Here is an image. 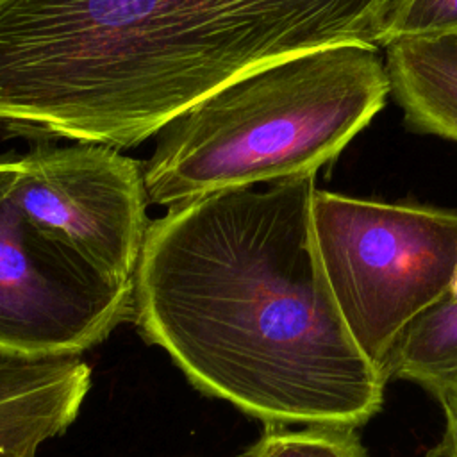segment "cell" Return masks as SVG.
<instances>
[{
    "label": "cell",
    "instance_id": "4",
    "mask_svg": "<svg viewBox=\"0 0 457 457\" xmlns=\"http://www.w3.org/2000/svg\"><path fill=\"white\" fill-rule=\"evenodd\" d=\"M311 241L341 321L384 375L403 327L450 291L457 268V211L316 187Z\"/></svg>",
    "mask_w": 457,
    "mask_h": 457
},
{
    "label": "cell",
    "instance_id": "12",
    "mask_svg": "<svg viewBox=\"0 0 457 457\" xmlns=\"http://www.w3.org/2000/svg\"><path fill=\"white\" fill-rule=\"evenodd\" d=\"M445 414V432L428 457H457V380L434 396Z\"/></svg>",
    "mask_w": 457,
    "mask_h": 457
},
{
    "label": "cell",
    "instance_id": "2",
    "mask_svg": "<svg viewBox=\"0 0 457 457\" xmlns=\"http://www.w3.org/2000/svg\"><path fill=\"white\" fill-rule=\"evenodd\" d=\"M387 2L0 0V130L132 148L250 71L375 45Z\"/></svg>",
    "mask_w": 457,
    "mask_h": 457
},
{
    "label": "cell",
    "instance_id": "14",
    "mask_svg": "<svg viewBox=\"0 0 457 457\" xmlns=\"http://www.w3.org/2000/svg\"><path fill=\"white\" fill-rule=\"evenodd\" d=\"M0 164H2V159H0Z\"/></svg>",
    "mask_w": 457,
    "mask_h": 457
},
{
    "label": "cell",
    "instance_id": "7",
    "mask_svg": "<svg viewBox=\"0 0 457 457\" xmlns=\"http://www.w3.org/2000/svg\"><path fill=\"white\" fill-rule=\"evenodd\" d=\"M91 386L80 355L0 352V457H36L77 418Z\"/></svg>",
    "mask_w": 457,
    "mask_h": 457
},
{
    "label": "cell",
    "instance_id": "8",
    "mask_svg": "<svg viewBox=\"0 0 457 457\" xmlns=\"http://www.w3.org/2000/svg\"><path fill=\"white\" fill-rule=\"evenodd\" d=\"M386 70L405 123L457 141V34L391 43Z\"/></svg>",
    "mask_w": 457,
    "mask_h": 457
},
{
    "label": "cell",
    "instance_id": "11",
    "mask_svg": "<svg viewBox=\"0 0 457 457\" xmlns=\"http://www.w3.org/2000/svg\"><path fill=\"white\" fill-rule=\"evenodd\" d=\"M457 34V0H389L375 45Z\"/></svg>",
    "mask_w": 457,
    "mask_h": 457
},
{
    "label": "cell",
    "instance_id": "5",
    "mask_svg": "<svg viewBox=\"0 0 457 457\" xmlns=\"http://www.w3.org/2000/svg\"><path fill=\"white\" fill-rule=\"evenodd\" d=\"M0 164V352L80 355L132 318V282H114L39 232Z\"/></svg>",
    "mask_w": 457,
    "mask_h": 457
},
{
    "label": "cell",
    "instance_id": "1",
    "mask_svg": "<svg viewBox=\"0 0 457 457\" xmlns=\"http://www.w3.org/2000/svg\"><path fill=\"white\" fill-rule=\"evenodd\" d=\"M316 175L177 202L152 220L132 277V318L202 393L266 427H350L384 403L320 275Z\"/></svg>",
    "mask_w": 457,
    "mask_h": 457
},
{
    "label": "cell",
    "instance_id": "10",
    "mask_svg": "<svg viewBox=\"0 0 457 457\" xmlns=\"http://www.w3.org/2000/svg\"><path fill=\"white\" fill-rule=\"evenodd\" d=\"M245 457H370L355 428L268 427Z\"/></svg>",
    "mask_w": 457,
    "mask_h": 457
},
{
    "label": "cell",
    "instance_id": "6",
    "mask_svg": "<svg viewBox=\"0 0 457 457\" xmlns=\"http://www.w3.org/2000/svg\"><path fill=\"white\" fill-rule=\"evenodd\" d=\"M12 196L52 241L114 282H132L150 220L145 164L95 143L36 145L11 159Z\"/></svg>",
    "mask_w": 457,
    "mask_h": 457
},
{
    "label": "cell",
    "instance_id": "13",
    "mask_svg": "<svg viewBox=\"0 0 457 457\" xmlns=\"http://www.w3.org/2000/svg\"><path fill=\"white\" fill-rule=\"evenodd\" d=\"M452 296L457 298V268H455V273H453V280L450 284V291H448Z\"/></svg>",
    "mask_w": 457,
    "mask_h": 457
},
{
    "label": "cell",
    "instance_id": "9",
    "mask_svg": "<svg viewBox=\"0 0 457 457\" xmlns=\"http://www.w3.org/2000/svg\"><path fill=\"white\" fill-rule=\"evenodd\" d=\"M386 378L416 382L432 396L457 380V298L446 293L418 312L395 339Z\"/></svg>",
    "mask_w": 457,
    "mask_h": 457
},
{
    "label": "cell",
    "instance_id": "3",
    "mask_svg": "<svg viewBox=\"0 0 457 457\" xmlns=\"http://www.w3.org/2000/svg\"><path fill=\"white\" fill-rule=\"evenodd\" d=\"M378 46L348 43L250 71L157 132L145 164L150 204L316 175L384 107Z\"/></svg>",
    "mask_w": 457,
    "mask_h": 457
}]
</instances>
